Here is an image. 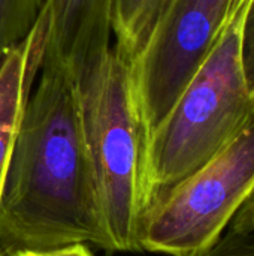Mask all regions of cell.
I'll use <instances>...</instances> for the list:
<instances>
[{"label":"cell","mask_w":254,"mask_h":256,"mask_svg":"<svg viewBox=\"0 0 254 256\" xmlns=\"http://www.w3.org/2000/svg\"><path fill=\"white\" fill-rule=\"evenodd\" d=\"M254 189V106L235 138L144 218L141 250L196 256L229 226Z\"/></svg>","instance_id":"obj_4"},{"label":"cell","mask_w":254,"mask_h":256,"mask_svg":"<svg viewBox=\"0 0 254 256\" xmlns=\"http://www.w3.org/2000/svg\"><path fill=\"white\" fill-rule=\"evenodd\" d=\"M165 0H112L114 51L129 64L142 50Z\"/></svg>","instance_id":"obj_8"},{"label":"cell","mask_w":254,"mask_h":256,"mask_svg":"<svg viewBox=\"0 0 254 256\" xmlns=\"http://www.w3.org/2000/svg\"><path fill=\"white\" fill-rule=\"evenodd\" d=\"M247 4L238 0L213 50L148 140L145 214L217 156L253 110L241 57Z\"/></svg>","instance_id":"obj_2"},{"label":"cell","mask_w":254,"mask_h":256,"mask_svg":"<svg viewBox=\"0 0 254 256\" xmlns=\"http://www.w3.org/2000/svg\"><path fill=\"white\" fill-rule=\"evenodd\" d=\"M243 68L250 90L254 93V0H249L241 28Z\"/></svg>","instance_id":"obj_11"},{"label":"cell","mask_w":254,"mask_h":256,"mask_svg":"<svg viewBox=\"0 0 254 256\" xmlns=\"http://www.w3.org/2000/svg\"><path fill=\"white\" fill-rule=\"evenodd\" d=\"M43 45L45 24L39 16L28 34L0 63V194L16 129L40 70Z\"/></svg>","instance_id":"obj_7"},{"label":"cell","mask_w":254,"mask_h":256,"mask_svg":"<svg viewBox=\"0 0 254 256\" xmlns=\"http://www.w3.org/2000/svg\"><path fill=\"white\" fill-rule=\"evenodd\" d=\"M196 256H254V236L229 230L208 250Z\"/></svg>","instance_id":"obj_10"},{"label":"cell","mask_w":254,"mask_h":256,"mask_svg":"<svg viewBox=\"0 0 254 256\" xmlns=\"http://www.w3.org/2000/svg\"><path fill=\"white\" fill-rule=\"evenodd\" d=\"M238 0H165L138 56L129 63L147 140L204 63Z\"/></svg>","instance_id":"obj_5"},{"label":"cell","mask_w":254,"mask_h":256,"mask_svg":"<svg viewBox=\"0 0 254 256\" xmlns=\"http://www.w3.org/2000/svg\"><path fill=\"white\" fill-rule=\"evenodd\" d=\"M229 230L240 234H253L254 232V189L246 198L241 207L234 214Z\"/></svg>","instance_id":"obj_12"},{"label":"cell","mask_w":254,"mask_h":256,"mask_svg":"<svg viewBox=\"0 0 254 256\" xmlns=\"http://www.w3.org/2000/svg\"><path fill=\"white\" fill-rule=\"evenodd\" d=\"M43 0H0V63L40 16Z\"/></svg>","instance_id":"obj_9"},{"label":"cell","mask_w":254,"mask_h":256,"mask_svg":"<svg viewBox=\"0 0 254 256\" xmlns=\"http://www.w3.org/2000/svg\"><path fill=\"white\" fill-rule=\"evenodd\" d=\"M75 243L109 250L78 82L58 68L40 66L0 194V255Z\"/></svg>","instance_id":"obj_1"},{"label":"cell","mask_w":254,"mask_h":256,"mask_svg":"<svg viewBox=\"0 0 254 256\" xmlns=\"http://www.w3.org/2000/svg\"><path fill=\"white\" fill-rule=\"evenodd\" d=\"M82 129L111 252H139L147 135L129 64L111 48L79 81Z\"/></svg>","instance_id":"obj_3"},{"label":"cell","mask_w":254,"mask_h":256,"mask_svg":"<svg viewBox=\"0 0 254 256\" xmlns=\"http://www.w3.org/2000/svg\"><path fill=\"white\" fill-rule=\"evenodd\" d=\"M9 256H94L85 243H75L40 250H18Z\"/></svg>","instance_id":"obj_13"},{"label":"cell","mask_w":254,"mask_h":256,"mask_svg":"<svg viewBox=\"0 0 254 256\" xmlns=\"http://www.w3.org/2000/svg\"><path fill=\"white\" fill-rule=\"evenodd\" d=\"M0 256H1V255H0Z\"/></svg>","instance_id":"obj_14"},{"label":"cell","mask_w":254,"mask_h":256,"mask_svg":"<svg viewBox=\"0 0 254 256\" xmlns=\"http://www.w3.org/2000/svg\"><path fill=\"white\" fill-rule=\"evenodd\" d=\"M111 4L112 0H43L40 66L58 68L78 82L111 51Z\"/></svg>","instance_id":"obj_6"}]
</instances>
